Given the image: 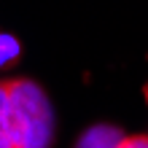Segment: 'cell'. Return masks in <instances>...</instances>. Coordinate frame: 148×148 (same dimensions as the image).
Returning <instances> with one entry per match:
<instances>
[{
	"mask_svg": "<svg viewBox=\"0 0 148 148\" xmlns=\"http://www.w3.org/2000/svg\"><path fill=\"white\" fill-rule=\"evenodd\" d=\"M5 86V124L14 148L54 145V110L51 100L32 78H8Z\"/></svg>",
	"mask_w": 148,
	"mask_h": 148,
	"instance_id": "6da1fadb",
	"label": "cell"
},
{
	"mask_svg": "<svg viewBox=\"0 0 148 148\" xmlns=\"http://www.w3.org/2000/svg\"><path fill=\"white\" fill-rule=\"evenodd\" d=\"M119 140L121 135L113 127H94L78 140V148H116Z\"/></svg>",
	"mask_w": 148,
	"mask_h": 148,
	"instance_id": "7a4b0ae2",
	"label": "cell"
},
{
	"mask_svg": "<svg viewBox=\"0 0 148 148\" xmlns=\"http://www.w3.org/2000/svg\"><path fill=\"white\" fill-rule=\"evenodd\" d=\"M19 40H16L14 35H5V32H0V67L3 65H11L16 57H19Z\"/></svg>",
	"mask_w": 148,
	"mask_h": 148,
	"instance_id": "3957f363",
	"label": "cell"
},
{
	"mask_svg": "<svg viewBox=\"0 0 148 148\" xmlns=\"http://www.w3.org/2000/svg\"><path fill=\"white\" fill-rule=\"evenodd\" d=\"M0 148H14L8 137V124H5V86L0 81Z\"/></svg>",
	"mask_w": 148,
	"mask_h": 148,
	"instance_id": "277c9868",
	"label": "cell"
},
{
	"mask_svg": "<svg viewBox=\"0 0 148 148\" xmlns=\"http://www.w3.org/2000/svg\"><path fill=\"white\" fill-rule=\"evenodd\" d=\"M116 148H148V135H132V137H121Z\"/></svg>",
	"mask_w": 148,
	"mask_h": 148,
	"instance_id": "5b68a950",
	"label": "cell"
}]
</instances>
